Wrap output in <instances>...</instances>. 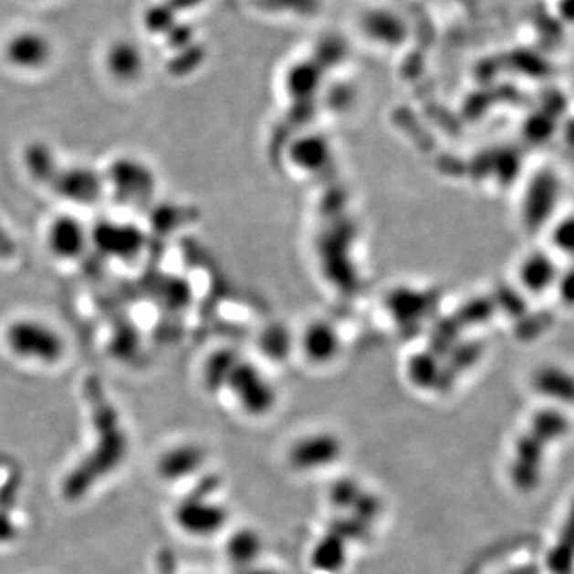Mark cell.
Segmentation results:
<instances>
[{
  "label": "cell",
  "instance_id": "obj_1",
  "mask_svg": "<svg viewBox=\"0 0 574 574\" xmlns=\"http://www.w3.org/2000/svg\"><path fill=\"white\" fill-rule=\"evenodd\" d=\"M5 343L18 360L55 364L64 354V340L47 322L25 318L5 329Z\"/></svg>",
  "mask_w": 574,
  "mask_h": 574
},
{
  "label": "cell",
  "instance_id": "obj_2",
  "mask_svg": "<svg viewBox=\"0 0 574 574\" xmlns=\"http://www.w3.org/2000/svg\"><path fill=\"white\" fill-rule=\"evenodd\" d=\"M343 454V444L332 433H315L297 439L287 450V463L297 473H313L335 464Z\"/></svg>",
  "mask_w": 574,
  "mask_h": 574
},
{
  "label": "cell",
  "instance_id": "obj_3",
  "mask_svg": "<svg viewBox=\"0 0 574 574\" xmlns=\"http://www.w3.org/2000/svg\"><path fill=\"white\" fill-rule=\"evenodd\" d=\"M108 181L121 202L140 204L151 193V177L144 164L133 158L117 160L109 170Z\"/></svg>",
  "mask_w": 574,
  "mask_h": 574
},
{
  "label": "cell",
  "instance_id": "obj_4",
  "mask_svg": "<svg viewBox=\"0 0 574 574\" xmlns=\"http://www.w3.org/2000/svg\"><path fill=\"white\" fill-rule=\"evenodd\" d=\"M51 53L48 37L36 31L18 32L5 45L6 61L21 70L42 69L50 61Z\"/></svg>",
  "mask_w": 574,
  "mask_h": 574
},
{
  "label": "cell",
  "instance_id": "obj_5",
  "mask_svg": "<svg viewBox=\"0 0 574 574\" xmlns=\"http://www.w3.org/2000/svg\"><path fill=\"white\" fill-rule=\"evenodd\" d=\"M228 514L222 506L204 499L183 503L176 512L177 525L195 537H209L225 527Z\"/></svg>",
  "mask_w": 574,
  "mask_h": 574
},
{
  "label": "cell",
  "instance_id": "obj_6",
  "mask_svg": "<svg viewBox=\"0 0 574 574\" xmlns=\"http://www.w3.org/2000/svg\"><path fill=\"white\" fill-rule=\"evenodd\" d=\"M87 240L89 234L85 227L69 215L55 219L47 232V245L57 259H76L87 246Z\"/></svg>",
  "mask_w": 574,
  "mask_h": 574
},
{
  "label": "cell",
  "instance_id": "obj_7",
  "mask_svg": "<svg viewBox=\"0 0 574 574\" xmlns=\"http://www.w3.org/2000/svg\"><path fill=\"white\" fill-rule=\"evenodd\" d=\"M348 560V543L343 537L329 531L318 539L311 550V567L322 574H337L345 569Z\"/></svg>",
  "mask_w": 574,
  "mask_h": 574
},
{
  "label": "cell",
  "instance_id": "obj_8",
  "mask_svg": "<svg viewBox=\"0 0 574 574\" xmlns=\"http://www.w3.org/2000/svg\"><path fill=\"white\" fill-rule=\"evenodd\" d=\"M57 193L74 200V202H93L102 190V181L93 171L76 168L64 171L61 179H57Z\"/></svg>",
  "mask_w": 574,
  "mask_h": 574
},
{
  "label": "cell",
  "instance_id": "obj_9",
  "mask_svg": "<svg viewBox=\"0 0 574 574\" xmlns=\"http://www.w3.org/2000/svg\"><path fill=\"white\" fill-rule=\"evenodd\" d=\"M108 69L114 78L121 82H131L141 76L142 53L133 42H117L109 48Z\"/></svg>",
  "mask_w": 574,
  "mask_h": 574
},
{
  "label": "cell",
  "instance_id": "obj_10",
  "mask_svg": "<svg viewBox=\"0 0 574 574\" xmlns=\"http://www.w3.org/2000/svg\"><path fill=\"white\" fill-rule=\"evenodd\" d=\"M262 549H264L262 537L257 531L251 530V528H241V530L235 531L225 544L228 560L240 569L254 567L256 562L259 560Z\"/></svg>",
  "mask_w": 574,
  "mask_h": 574
},
{
  "label": "cell",
  "instance_id": "obj_11",
  "mask_svg": "<svg viewBox=\"0 0 574 574\" xmlns=\"http://www.w3.org/2000/svg\"><path fill=\"white\" fill-rule=\"evenodd\" d=\"M98 241L104 249L115 254V257H130L141 247V232L130 225H106L99 228Z\"/></svg>",
  "mask_w": 574,
  "mask_h": 574
},
{
  "label": "cell",
  "instance_id": "obj_12",
  "mask_svg": "<svg viewBox=\"0 0 574 574\" xmlns=\"http://www.w3.org/2000/svg\"><path fill=\"white\" fill-rule=\"evenodd\" d=\"M203 463V454L200 448L181 447L171 452L168 458H164V475L170 477H183L187 474L195 471Z\"/></svg>",
  "mask_w": 574,
  "mask_h": 574
},
{
  "label": "cell",
  "instance_id": "obj_13",
  "mask_svg": "<svg viewBox=\"0 0 574 574\" xmlns=\"http://www.w3.org/2000/svg\"><path fill=\"white\" fill-rule=\"evenodd\" d=\"M367 493L369 492H367L366 488L360 486L358 482H354V480L351 479H341L339 480V482H335L334 485L330 486L329 499H330V503H332L335 507L347 509L348 512L353 514Z\"/></svg>",
  "mask_w": 574,
  "mask_h": 574
},
{
  "label": "cell",
  "instance_id": "obj_14",
  "mask_svg": "<svg viewBox=\"0 0 574 574\" xmlns=\"http://www.w3.org/2000/svg\"><path fill=\"white\" fill-rule=\"evenodd\" d=\"M13 253L12 238L0 228V260Z\"/></svg>",
  "mask_w": 574,
  "mask_h": 574
},
{
  "label": "cell",
  "instance_id": "obj_15",
  "mask_svg": "<svg viewBox=\"0 0 574 574\" xmlns=\"http://www.w3.org/2000/svg\"><path fill=\"white\" fill-rule=\"evenodd\" d=\"M241 574H275V573H272V571H268V569H256V565H254V567H249V569H241Z\"/></svg>",
  "mask_w": 574,
  "mask_h": 574
}]
</instances>
